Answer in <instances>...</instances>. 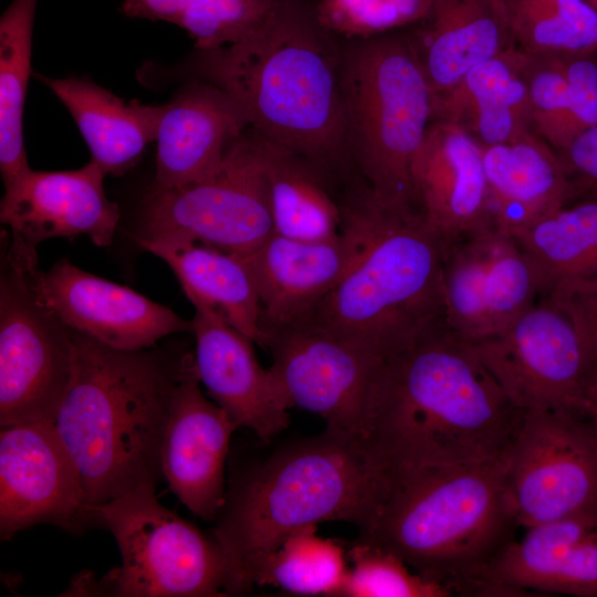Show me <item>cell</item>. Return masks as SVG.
Instances as JSON below:
<instances>
[{"instance_id":"3957f363","label":"cell","mask_w":597,"mask_h":597,"mask_svg":"<svg viewBox=\"0 0 597 597\" xmlns=\"http://www.w3.org/2000/svg\"><path fill=\"white\" fill-rule=\"evenodd\" d=\"M72 377L54 426L87 506L163 476L161 444L178 381L195 355L121 350L72 331Z\"/></svg>"},{"instance_id":"d590c367","label":"cell","mask_w":597,"mask_h":597,"mask_svg":"<svg viewBox=\"0 0 597 597\" xmlns=\"http://www.w3.org/2000/svg\"><path fill=\"white\" fill-rule=\"evenodd\" d=\"M436 0H317L315 19L327 32L364 40L410 28Z\"/></svg>"},{"instance_id":"cb8c5ba5","label":"cell","mask_w":597,"mask_h":597,"mask_svg":"<svg viewBox=\"0 0 597 597\" xmlns=\"http://www.w3.org/2000/svg\"><path fill=\"white\" fill-rule=\"evenodd\" d=\"M432 121L462 128L483 147L535 133L522 51L511 48L481 62L433 95Z\"/></svg>"},{"instance_id":"603a6c76","label":"cell","mask_w":597,"mask_h":597,"mask_svg":"<svg viewBox=\"0 0 597 597\" xmlns=\"http://www.w3.org/2000/svg\"><path fill=\"white\" fill-rule=\"evenodd\" d=\"M354 250L350 233L343 229L341 235L321 241L273 233L241 254L258 289L262 331L308 316L345 273Z\"/></svg>"},{"instance_id":"9a60e30c","label":"cell","mask_w":597,"mask_h":597,"mask_svg":"<svg viewBox=\"0 0 597 597\" xmlns=\"http://www.w3.org/2000/svg\"><path fill=\"white\" fill-rule=\"evenodd\" d=\"M87 522L81 475L54 423L1 428V540L39 523L76 531Z\"/></svg>"},{"instance_id":"5b68a950","label":"cell","mask_w":597,"mask_h":597,"mask_svg":"<svg viewBox=\"0 0 597 597\" xmlns=\"http://www.w3.org/2000/svg\"><path fill=\"white\" fill-rule=\"evenodd\" d=\"M388 485L365 438L325 428L275 451L232 484L212 536L230 567V595L243 574L293 531L347 522L365 531Z\"/></svg>"},{"instance_id":"30bf717a","label":"cell","mask_w":597,"mask_h":597,"mask_svg":"<svg viewBox=\"0 0 597 597\" xmlns=\"http://www.w3.org/2000/svg\"><path fill=\"white\" fill-rule=\"evenodd\" d=\"M504 491L524 528L597 507V437L588 418L525 410L505 455Z\"/></svg>"},{"instance_id":"484cf974","label":"cell","mask_w":597,"mask_h":597,"mask_svg":"<svg viewBox=\"0 0 597 597\" xmlns=\"http://www.w3.org/2000/svg\"><path fill=\"white\" fill-rule=\"evenodd\" d=\"M481 147L493 226L512 232L570 202L558 153L536 133Z\"/></svg>"},{"instance_id":"8fae6325","label":"cell","mask_w":597,"mask_h":597,"mask_svg":"<svg viewBox=\"0 0 597 597\" xmlns=\"http://www.w3.org/2000/svg\"><path fill=\"white\" fill-rule=\"evenodd\" d=\"M30 270L1 253V428L54 423L72 377V332L38 298Z\"/></svg>"},{"instance_id":"2e32d148","label":"cell","mask_w":597,"mask_h":597,"mask_svg":"<svg viewBox=\"0 0 597 597\" xmlns=\"http://www.w3.org/2000/svg\"><path fill=\"white\" fill-rule=\"evenodd\" d=\"M106 174L93 160L74 170L30 169L4 189L0 221L9 227L2 249L14 260L38 264L36 245L52 238L86 234L97 247H108L119 207L104 190Z\"/></svg>"},{"instance_id":"1f68e13d","label":"cell","mask_w":597,"mask_h":597,"mask_svg":"<svg viewBox=\"0 0 597 597\" xmlns=\"http://www.w3.org/2000/svg\"><path fill=\"white\" fill-rule=\"evenodd\" d=\"M38 0H13L0 19V170L4 189L29 167L23 112L31 77L32 33Z\"/></svg>"},{"instance_id":"7402d4cb","label":"cell","mask_w":597,"mask_h":597,"mask_svg":"<svg viewBox=\"0 0 597 597\" xmlns=\"http://www.w3.org/2000/svg\"><path fill=\"white\" fill-rule=\"evenodd\" d=\"M159 106L151 190L174 188L208 176L249 128L234 100L202 80L186 84Z\"/></svg>"},{"instance_id":"7c38bea8","label":"cell","mask_w":597,"mask_h":597,"mask_svg":"<svg viewBox=\"0 0 597 597\" xmlns=\"http://www.w3.org/2000/svg\"><path fill=\"white\" fill-rule=\"evenodd\" d=\"M468 343L517 408L586 416L580 342L569 317L553 302L540 298L504 329Z\"/></svg>"},{"instance_id":"d4e9b609","label":"cell","mask_w":597,"mask_h":597,"mask_svg":"<svg viewBox=\"0 0 597 597\" xmlns=\"http://www.w3.org/2000/svg\"><path fill=\"white\" fill-rule=\"evenodd\" d=\"M409 29L433 95L514 48L498 0H436L427 18Z\"/></svg>"},{"instance_id":"b9f144b4","label":"cell","mask_w":597,"mask_h":597,"mask_svg":"<svg viewBox=\"0 0 597 597\" xmlns=\"http://www.w3.org/2000/svg\"><path fill=\"white\" fill-rule=\"evenodd\" d=\"M597 11V0H584Z\"/></svg>"},{"instance_id":"8d00e7d4","label":"cell","mask_w":597,"mask_h":597,"mask_svg":"<svg viewBox=\"0 0 597 597\" xmlns=\"http://www.w3.org/2000/svg\"><path fill=\"white\" fill-rule=\"evenodd\" d=\"M522 53L534 130L561 151L580 134L567 81L553 55Z\"/></svg>"},{"instance_id":"8992f818","label":"cell","mask_w":597,"mask_h":597,"mask_svg":"<svg viewBox=\"0 0 597 597\" xmlns=\"http://www.w3.org/2000/svg\"><path fill=\"white\" fill-rule=\"evenodd\" d=\"M504 472L505 457L390 475L358 538L454 595L481 596L488 569L519 527L507 506Z\"/></svg>"},{"instance_id":"d6986e66","label":"cell","mask_w":597,"mask_h":597,"mask_svg":"<svg viewBox=\"0 0 597 597\" xmlns=\"http://www.w3.org/2000/svg\"><path fill=\"white\" fill-rule=\"evenodd\" d=\"M410 181L415 211L446 247L493 226L482 147L462 128L431 122Z\"/></svg>"},{"instance_id":"d6a6232c","label":"cell","mask_w":597,"mask_h":597,"mask_svg":"<svg viewBox=\"0 0 597 597\" xmlns=\"http://www.w3.org/2000/svg\"><path fill=\"white\" fill-rule=\"evenodd\" d=\"M513 46L533 55L597 51V11L584 0H499Z\"/></svg>"},{"instance_id":"f35d334b","label":"cell","mask_w":597,"mask_h":597,"mask_svg":"<svg viewBox=\"0 0 597 597\" xmlns=\"http://www.w3.org/2000/svg\"><path fill=\"white\" fill-rule=\"evenodd\" d=\"M568 85L579 132L597 125V51L553 54Z\"/></svg>"},{"instance_id":"52a82bcc","label":"cell","mask_w":597,"mask_h":597,"mask_svg":"<svg viewBox=\"0 0 597 597\" xmlns=\"http://www.w3.org/2000/svg\"><path fill=\"white\" fill-rule=\"evenodd\" d=\"M350 161L376 200L416 212L410 171L432 122L433 93L407 33L356 40L342 52Z\"/></svg>"},{"instance_id":"836d02e7","label":"cell","mask_w":597,"mask_h":597,"mask_svg":"<svg viewBox=\"0 0 597 597\" xmlns=\"http://www.w3.org/2000/svg\"><path fill=\"white\" fill-rule=\"evenodd\" d=\"M281 0H123L132 18L177 24L195 40L197 50L238 41L259 27Z\"/></svg>"},{"instance_id":"f546056e","label":"cell","mask_w":597,"mask_h":597,"mask_svg":"<svg viewBox=\"0 0 597 597\" xmlns=\"http://www.w3.org/2000/svg\"><path fill=\"white\" fill-rule=\"evenodd\" d=\"M546 298L597 279V199L578 200L511 232Z\"/></svg>"},{"instance_id":"e0dca14e","label":"cell","mask_w":597,"mask_h":597,"mask_svg":"<svg viewBox=\"0 0 597 597\" xmlns=\"http://www.w3.org/2000/svg\"><path fill=\"white\" fill-rule=\"evenodd\" d=\"M38 298L70 329L121 350L151 348L165 336L192 332L170 308L61 259L29 271Z\"/></svg>"},{"instance_id":"ba28073f","label":"cell","mask_w":597,"mask_h":597,"mask_svg":"<svg viewBox=\"0 0 597 597\" xmlns=\"http://www.w3.org/2000/svg\"><path fill=\"white\" fill-rule=\"evenodd\" d=\"M156 483H144L103 504L87 506L114 536L122 564L101 580L75 579L66 595L117 597L229 596L228 559L213 536L166 509Z\"/></svg>"},{"instance_id":"7bdbcfd3","label":"cell","mask_w":597,"mask_h":597,"mask_svg":"<svg viewBox=\"0 0 597 597\" xmlns=\"http://www.w3.org/2000/svg\"><path fill=\"white\" fill-rule=\"evenodd\" d=\"M499 1V0H498Z\"/></svg>"},{"instance_id":"83f0119b","label":"cell","mask_w":597,"mask_h":597,"mask_svg":"<svg viewBox=\"0 0 597 597\" xmlns=\"http://www.w3.org/2000/svg\"><path fill=\"white\" fill-rule=\"evenodd\" d=\"M165 261L193 306L206 307L261 344V305L253 275L241 254L196 241L137 242Z\"/></svg>"},{"instance_id":"ffe728a7","label":"cell","mask_w":597,"mask_h":597,"mask_svg":"<svg viewBox=\"0 0 597 597\" xmlns=\"http://www.w3.org/2000/svg\"><path fill=\"white\" fill-rule=\"evenodd\" d=\"M195 365L200 383L238 428L269 442L290 423L292 408L271 368H263L253 341L212 311L195 306Z\"/></svg>"},{"instance_id":"ab89813d","label":"cell","mask_w":597,"mask_h":597,"mask_svg":"<svg viewBox=\"0 0 597 597\" xmlns=\"http://www.w3.org/2000/svg\"><path fill=\"white\" fill-rule=\"evenodd\" d=\"M557 153L568 180L570 202L597 199V125L582 132Z\"/></svg>"},{"instance_id":"60d3db41","label":"cell","mask_w":597,"mask_h":597,"mask_svg":"<svg viewBox=\"0 0 597 597\" xmlns=\"http://www.w3.org/2000/svg\"><path fill=\"white\" fill-rule=\"evenodd\" d=\"M586 416L597 437V396L588 401Z\"/></svg>"},{"instance_id":"ac0fdd59","label":"cell","mask_w":597,"mask_h":597,"mask_svg":"<svg viewBox=\"0 0 597 597\" xmlns=\"http://www.w3.org/2000/svg\"><path fill=\"white\" fill-rule=\"evenodd\" d=\"M235 429L227 412L203 396L193 359L175 389L160 464L175 495L202 520L214 521L224 505V465Z\"/></svg>"},{"instance_id":"9c48e42d","label":"cell","mask_w":597,"mask_h":597,"mask_svg":"<svg viewBox=\"0 0 597 597\" xmlns=\"http://www.w3.org/2000/svg\"><path fill=\"white\" fill-rule=\"evenodd\" d=\"M274 233L261 143L248 128L208 176L142 200L132 239L201 242L247 254Z\"/></svg>"},{"instance_id":"277c9868","label":"cell","mask_w":597,"mask_h":597,"mask_svg":"<svg viewBox=\"0 0 597 597\" xmlns=\"http://www.w3.org/2000/svg\"><path fill=\"white\" fill-rule=\"evenodd\" d=\"M341 203L354 255L306 317L384 360L442 323L446 245L417 212L379 203L362 178L348 181Z\"/></svg>"},{"instance_id":"5bb4252c","label":"cell","mask_w":597,"mask_h":597,"mask_svg":"<svg viewBox=\"0 0 597 597\" xmlns=\"http://www.w3.org/2000/svg\"><path fill=\"white\" fill-rule=\"evenodd\" d=\"M540 296L534 266L510 231L490 226L444 248L442 323L460 339L499 333Z\"/></svg>"},{"instance_id":"f1b7e54d","label":"cell","mask_w":597,"mask_h":597,"mask_svg":"<svg viewBox=\"0 0 597 597\" xmlns=\"http://www.w3.org/2000/svg\"><path fill=\"white\" fill-rule=\"evenodd\" d=\"M264 158L274 233L306 241L342 234L341 197L329 187L335 176L258 134Z\"/></svg>"},{"instance_id":"7a4b0ae2","label":"cell","mask_w":597,"mask_h":597,"mask_svg":"<svg viewBox=\"0 0 597 597\" xmlns=\"http://www.w3.org/2000/svg\"><path fill=\"white\" fill-rule=\"evenodd\" d=\"M325 32L281 0L238 41L197 50L192 65L234 100L249 128L337 177L349 160L342 53Z\"/></svg>"},{"instance_id":"6da1fadb","label":"cell","mask_w":597,"mask_h":597,"mask_svg":"<svg viewBox=\"0 0 597 597\" xmlns=\"http://www.w3.org/2000/svg\"><path fill=\"white\" fill-rule=\"evenodd\" d=\"M525 410L443 323L385 358L364 438L387 476L503 459Z\"/></svg>"},{"instance_id":"74e56055","label":"cell","mask_w":597,"mask_h":597,"mask_svg":"<svg viewBox=\"0 0 597 597\" xmlns=\"http://www.w3.org/2000/svg\"><path fill=\"white\" fill-rule=\"evenodd\" d=\"M572 321L580 342L588 401L597 396V279L546 297Z\"/></svg>"},{"instance_id":"e575fe53","label":"cell","mask_w":597,"mask_h":597,"mask_svg":"<svg viewBox=\"0 0 597 597\" xmlns=\"http://www.w3.org/2000/svg\"><path fill=\"white\" fill-rule=\"evenodd\" d=\"M349 574L342 597H449L447 586L413 572L398 556L357 538L347 549Z\"/></svg>"},{"instance_id":"4fadbf2b","label":"cell","mask_w":597,"mask_h":597,"mask_svg":"<svg viewBox=\"0 0 597 597\" xmlns=\"http://www.w3.org/2000/svg\"><path fill=\"white\" fill-rule=\"evenodd\" d=\"M291 407L320 416L326 428L364 438L373 385L383 359L304 317L263 328L260 344Z\"/></svg>"},{"instance_id":"4dcf8cb0","label":"cell","mask_w":597,"mask_h":597,"mask_svg":"<svg viewBox=\"0 0 597 597\" xmlns=\"http://www.w3.org/2000/svg\"><path fill=\"white\" fill-rule=\"evenodd\" d=\"M347 549L317 534V525L290 533L280 545L243 574L239 594L273 586L295 596L342 597L349 566Z\"/></svg>"},{"instance_id":"44dd1931","label":"cell","mask_w":597,"mask_h":597,"mask_svg":"<svg viewBox=\"0 0 597 597\" xmlns=\"http://www.w3.org/2000/svg\"><path fill=\"white\" fill-rule=\"evenodd\" d=\"M597 597V507L525 528L488 569L482 596Z\"/></svg>"},{"instance_id":"4316f807","label":"cell","mask_w":597,"mask_h":597,"mask_svg":"<svg viewBox=\"0 0 597 597\" xmlns=\"http://www.w3.org/2000/svg\"><path fill=\"white\" fill-rule=\"evenodd\" d=\"M36 77L67 108L91 151V160L106 175L128 171L155 142L159 105L126 102L87 77Z\"/></svg>"}]
</instances>
